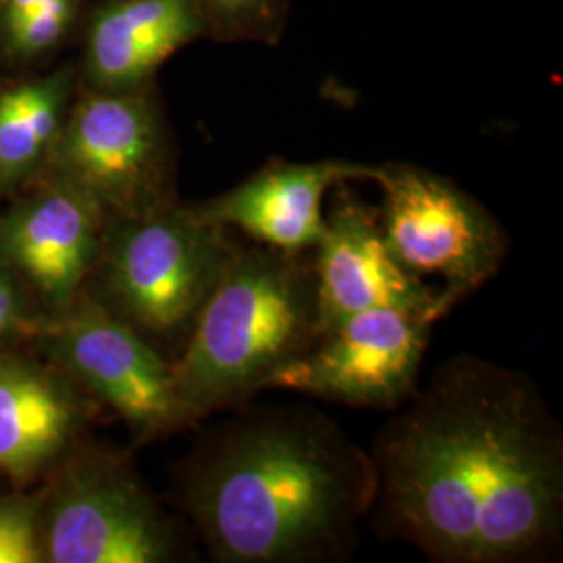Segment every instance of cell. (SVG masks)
Here are the masks:
<instances>
[{
	"instance_id": "1",
	"label": "cell",
	"mask_w": 563,
	"mask_h": 563,
	"mask_svg": "<svg viewBox=\"0 0 563 563\" xmlns=\"http://www.w3.org/2000/svg\"><path fill=\"white\" fill-rule=\"evenodd\" d=\"M372 457L378 522L432 562H541L562 541V426L520 369L446 360Z\"/></svg>"
},
{
	"instance_id": "2",
	"label": "cell",
	"mask_w": 563,
	"mask_h": 563,
	"mask_svg": "<svg viewBox=\"0 0 563 563\" xmlns=\"http://www.w3.org/2000/svg\"><path fill=\"white\" fill-rule=\"evenodd\" d=\"M376 495L372 453L322 411L288 405L228 420L184 478L186 509L222 563L341 560Z\"/></svg>"
},
{
	"instance_id": "3",
	"label": "cell",
	"mask_w": 563,
	"mask_h": 563,
	"mask_svg": "<svg viewBox=\"0 0 563 563\" xmlns=\"http://www.w3.org/2000/svg\"><path fill=\"white\" fill-rule=\"evenodd\" d=\"M318 336L311 251L239 242L172 362L178 399L195 422L249 401Z\"/></svg>"
},
{
	"instance_id": "4",
	"label": "cell",
	"mask_w": 563,
	"mask_h": 563,
	"mask_svg": "<svg viewBox=\"0 0 563 563\" xmlns=\"http://www.w3.org/2000/svg\"><path fill=\"white\" fill-rule=\"evenodd\" d=\"M102 239L107 307L146 341L190 334L239 241L232 230L174 202L136 218H109Z\"/></svg>"
},
{
	"instance_id": "5",
	"label": "cell",
	"mask_w": 563,
	"mask_h": 563,
	"mask_svg": "<svg viewBox=\"0 0 563 563\" xmlns=\"http://www.w3.org/2000/svg\"><path fill=\"white\" fill-rule=\"evenodd\" d=\"M369 181L383 190L390 255L439 297L441 318L497 276L509 249L504 225L455 181L413 163L374 165Z\"/></svg>"
},
{
	"instance_id": "6",
	"label": "cell",
	"mask_w": 563,
	"mask_h": 563,
	"mask_svg": "<svg viewBox=\"0 0 563 563\" xmlns=\"http://www.w3.org/2000/svg\"><path fill=\"white\" fill-rule=\"evenodd\" d=\"M48 163L109 218H136L169 205L172 141L151 86L74 95Z\"/></svg>"
},
{
	"instance_id": "7",
	"label": "cell",
	"mask_w": 563,
	"mask_h": 563,
	"mask_svg": "<svg viewBox=\"0 0 563 563\" xmlns=\"http://www.w3.org/2000/svg\"><path fill=\"white\" fill-rule=\"evenodd\" d=\"M430 325L397 307L353 313L322 332L267 388L297 390L351 407H401L418 388Z\"/></svg>"
},
{
	"instance_id": "8",
	"label": "cell",
	"mask_w": 563,
	"mask_h": 563,
	"mask_svg": "<svg viewBox=\"0 0 563 563\" xmlns=\"http://www.w3.org/2000/svg\"><path fill=\"white\" fill-rule=\"evenodd\" d=\"M42 549L53 563H162L174 560L176 539L134 474L99 457L60 486Z\"/></svg>"
},
{
	"instance_id": "9",
	"label": "cell",
	"mask_w": 563,
	"mask_h": 563,
	"mask_svg": "<svg viewBox=\"0 0 563 563\" xmlns=\"http://www.w3.org/2000/svg\"><path fill=\"white\" fill-rule=\"evenodd\" d=\"M60 362L113 407L139 437H157L195 422L184 409L155 344L99 301H84L55 332Z\"/></svg>"
},
{
	"instance_id": "10",
	"label": "cell",
	"mask_w": 563,
	"mask_h": 563,
	"mask_svg": "<svg viewBox=\"0 0 563 563\" xmlns=\"http://www.w3.org/2000/svg\"><path fill=\"white\" fill-rule=\"evenodd\" d=\"M311 257L320 334L374 307L405 309L430 323L441 320L434 295L390 255L378 211L353 197H342L330 209Z\"/></svg>"
},
{
	"instance_id": "11",
	"label": "cell",
	"mask_w": 563,
	"mask_h": 563,
	"mask_svg": "<svg viewBox=\"0 0 563 563\" xmlns=\"http://www.w3.org/2000/svg\"><path fill=\"white\" fill-rule=\"evenodd\" d=\"M109 216L53 174L0 223V251L55 309H69L101 255Z\"/></svg>"
},
{
	"instance_id": "12",
	"label": "cell",
	"mask_w": 563,
	"mask_h": 563,
	"mask_svg": "<svg viewBox=\"0 0 563 563\" xmlns=\"http://www.w3.org/2000/svg\"><path fill=\"white\" fill-rule=\"evenodd\" d=\"M374 165L322 162L265 163L246 180L209 201L192 205L209 222L249 241L284 251H313L323 239V199L334 186L372 180Z\"/></svg>"
},
{
	"instance_id": "13",
	"label": "cell",
	"mask_w": 563,
	"mask_h": 563,
	"mask_svg": "<svg viewBox=\"0 0 563 563\" xmlns=\"http://www.w3.org/2000/svg\"><path fill=\"white\" fill-rule=\"evenodd\" d=\"M201 38L205 27L192 0H104L86 25L78 71L95 90H139Z\"/></svg>"
},
{
	"instance_id": "14",
	"label": "cell",
	"mask_w": 563,
	"mask_h": 563,
	"mask_svg": "<svg viewBox=\"0 0 563 563\" xmlns=\"http://www.w3.org/2000/svg\"><path fill=\"white\" fill-rule=\"evenodd\" d=\"M78 420L67 384L34 363L0 357V474H38L71 441Z\"/></svg>"
},
{
	"instance_id": "15",
	"label": "cell",
	"mask_w": 563,
	"mask_h": 563,
	"mask_svg": "<svg viewBox=\"0 0 563 563\" xmlns=\"http://www.w3.org/2000/svg\"><path fill=\"white\" fill-rule=\"evenodd\" d=\"M78 76V67L63 65L0 92V188L18 186L48 163Z\"/></svg>"
},
{
	"instance_id": "16",
	"label": "cell",
	"mask_w": 563,
	"mask_h": 563,
	"mask_svg": "<svg viewBox=\"0 0 563 563\" xmlns=\"http://www.w3.org/2000/svg\"><path fill=\"white\" fill-rule=\"evenodd\" d=\"M84 0H0V55L15 65L48 59L74 34Z\"/></svg>"
},
{
	"instance_id": "17",
	"label": "cell",
	"mask_w": 563,
	"mask_h": 563,
	"mask_svg": "<svg viewBox=\"0 0 563 563\" xmlns=\"http://www.w3.org/2000/svg\"><path fill=\"white\" fill-rule=\"evenodd\" d=\"M205 38L225 44L276 46L284 38L290 0H192Z\"/></svg>"
},
{
	"instance_id": "18",
	"label": "cell",
	"mask_w": 563,
	"mask_h": 563,
	"mask_svg": "<svg viewBox=\"0 0 563 563\" xmlns=\"http://www.w3.org/2000/svg\"><path fill=\"white\" fill-rule=\"evenodd\" d=\"M42 560L38 501L32 497L0 499V563H38Z\"/></svg>"
},
{
	"instance_id": "19",
	"label": "cell",
	"mask_w": 563,
	"mask_h": 563,
	"mask_svg": "<svg viewBox=\"0 0 563 563\" xmlns=\"http://www.w3.org/2000/svg\"><path fill=\"white\" fill-rule=\"evenodd\" d=\"M27 323L23 302L13 282L0 269V342L23 332Z\"/></svg>"
}]
</instances>
